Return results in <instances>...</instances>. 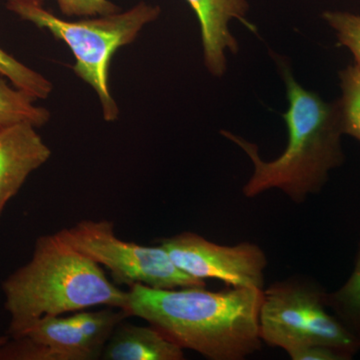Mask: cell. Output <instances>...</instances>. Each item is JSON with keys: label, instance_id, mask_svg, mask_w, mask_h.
<instances>
[{"label": "cell", "instance_id": "cell-1", "mask_svg": "<svg viewBox=\"0 0 360 360\" xmlns=\"http://www.w3.org/2000/svg\"><path fill=\"white\" fill-rule=\"evenodd\" d=\"M127 312L143 319L180 347L210 360H243L262 347V290L205 286H129Z\"/></svg>", "mask_w": 360, "mask_h": 360}, {"label": "cell", "instance_id": "cell-2", "mask_svg": "<svg viewBox=\"0 0 360 360\" xmlns=\"http://www.w3.org/2000/svg\"><path fill=\"white\" fill-rule=\"evenodd\" d=\"M279 65L290 103L283 115L288 132L283 153L276 160H264L255 144L226 130L221 134L243 149L252 162V175L243 188L245 198L278 189L296 205H302L321 191L329 172L345 161L343 134L336 101L326 103L314 92L302 89L290 68L283 63Z\"/></svg>", "mask_w": 360, "mask_h": 360}, {"label": "cell", "instance_id": "cell-3", "mask_svg": "<svg viewBox=\"0 0 360 360\" xmlns=\"http://www.w3.org/2000/svg\"><path fill=\"white\" fill-rule=\"evenodd\" d=\"M11 315L8 336L18 338L33 322L94 307L127 311L129 292L118 288L101 265L75 250L58 233L42 236L32 259L2 283Z\"/></svg>", "mask_w": 360, "mask_h": 360}, {"label": "cell", "instance_id": "cell-4", "mask_svg": "<svg viewBox=\"0 0 360 360\" xmlns=\"http://www.w3.org/2000/svg\"><path fill=\"white\" fill-rule=\"evenodd\" d=\"M6 7L21 20L45 28L70 46L77 60L72 68L75 75L96 90L104 120H115L120 108L108 86L111 58L120 47L131 44L144 25L160 16V7L141 2L124 13L78 21L54 15L44 8V0H6Z\"/></svg>", "mask_w": 360, "mask_h": 360}, {"label": "cell", "instance_id": "cell-5", "mask_svg": "<svg viewBox=\"0 0 360 360\" xmlns=\"http://www.w3.org/2000/svg\"><path fill=\"white\" fill-rule=\"evenodd\" d=\"M326 297V291L304 276L264 288L259 310L262 343L288 354L309 345H326L354 357L360 340L329 310Z\"/></svg>", "mask_w": 360, "mask_h": 360}, {"label": "cell", "instance_id": "cell-6", "mask_svg": "<svg viewBox=\"0 0 360 360\" xmlns=\"http://www.w3.org/2000/svg\"><path fill=\"white\" fill-rule=\"evenodd\" d=\"M58 233L68 245L110 270L116 285L142 284L153 288L205 286L175 266L162 246H143L116 236L110 220H82Z\"/></svg>", "mask_w": 360, "mask_h": 360}, {"label": "cell", "instance_id": "cell-7", "mask_svg": "<svg viewBox=\"0 0 360 360\" xmlns=\"http://www.w3.org/2000/svg\"><path fill=\"white\" fill-rule=\"evenodd\" d=\"M175 266L194 278L217 279L233 288L264 290L266 255L255 243L220 245L193 232L161 238Z\"/></svg>", "mask_w": 360, "mask_h": 360}, {"label": "cell", "instance_id": "cell-8", "mask_svg": "<svg viewBox=\"0 0 360 360\" xmlns=\"http://www.w3.org/2000/svg\"><path fill=\"white\" fill-rule=\"evenodd\" d=\"M30 123L0 127V217L8 201L51 151Z\"/></svg>", "mask_w": 360, "mask_h": 360}, {"label": "cell", "instance_id": "cell-9", "mask_svg": "<svg viewBox=\"0 0 360 360\" xmlns=\"http://www.w3.org/2000/svg\"><path fill=\"white\" fill-rule=\"evenodd\" d=\"M200 21L201 40L206 68L213 77H220L226 71V52L236 53L238 44L229 32L232 20L240 21L251 32L257 28L246 20V0H186Z\"/></svg>", "mask_w": 360, "mask_h": 360}, {"label": "cell", "instance_id": "cell-10", "mask_svg": "<svg viewBox=\"0 0 360 360\" xmlns=\"http://www.w3.org/2000/svg\"><path fill=\"white\" fill-rule=\"evenodd\" d=\"M106 360H182L184 348L155 326L120 322L101 354Z\"/></svg>", "mask_w": 360, "mask_h": 360}, {"label": "cell", "instance_id": "cell-11", "mask_svg": "<svg viewBox=\"0 0 360 360\" xmlns=\"http://www.w3.org/2000/svg\"><path fill=\"white\" fill-rule=\"evenodd\" d=\"M20 336L49 345L65 360L96 359L103 354L84 335L75 314L44 317L33 322Z\"/></svg>", "mask_w": 360, "mask_h": 360}, {"label": "cell", "instance_id": "cell-12", "mask_svg": "<svg viewBox=\"0 0 360 360\" xmlns=\"http://www.w3.org/2000/svg\"><path fill=\"white\" fill-rule=\"evenodd\" d=\"M35 99L25 91L11 89L0 78V127L30 123L35 127L46 124L51 112L34 104Z\"/></svg>", "mask_w": 360, "mask_h": 360}, {"label": "cell", "instance_id": "cell-13", "mask_svg": "<svg viewBox=\"0 0 360 360\" xmlns=\"http://www.w3.org/2000/svg\"><path fill=\"white\" fill-rule=\"evenodd\" d=\"M326 302L329 310L360 340V243L352 274L338 290L326 292Z\"/></svg>", "mask_w": 360, "mask_h": 360}, {"label": "cell", "instance_id": "cell-14", "mask_svg": "<svg viewBox=\"0 0 360 360\" xmlns=\"http://www.w3.org/2000/svg\"><path fill=\"white\" fill-rule=\"evenodd\" d=\"M341 97L336 101L341 130L360 142V68L349 65L340 73Z\"/></svg>", "mask_w": 360, "mask_h": 360}, {"label": "cell", "instance_id": "cell-15", "mask_svg": "<svg viewBox=\"0 0 360 360\" xmlns=\"http://www.w3.org/2000/svg\"><path fill=\"white\" fill-rule=\"evenodd\" d=\"M0 75L11 80L16 89L25 91L33 98L46 99L52 91V84L37 72L0 49Z\"/></svg>", "mask_w": 360, "mask_h": 360}, {"label": "cell", "instance_id": "cell-16", "mask_svg": "<svg viewBox=\"0 0 360 360\" xmlns=\"http://www.w3.org/2000/svg\"><path fill=\"white\" fill-rule=\"evenodd\" d=\"M323 20L335 30L338 42L352 52L360 68V15L345 11H326Z\"/></svg>", "mask_w": 360, "mask_h": 360}, {"label": "cell", "instance_id": "cell-17", "mask_svg": "<svg viewBox=\"0 0 360 360\" xmlns=\"http://www.w3.org/2000/svg\"><path fill=\"white\" fill-rule=\"evenodd\" d=\"M61 13L68 16H98L118 13L110 0H56Z\"/></svg>", "mask_w": 360, "mask_h": 360}, {"label": "cell", "instance_id": "cell-18", "mask_svg": "<svg viewBox=\"0 0 360 360\" xmlns=\"http://www.w3.org/2000/svg\"><path fill=\"white\" fill-rule=\"evenodd\" d=\"M292 360H349V354L326 345H309L290 352Z\"/></svg>", "mask_w": 360, "mask_h": 360}, {"label": "cell", "instance_id": "cell-19", "mask_svg": "<svg viewBox=\"0 0 360 360\" xmlns=\"http://www.w3.org/2000/svg\"><path fill=\"white\" fill-rule=\"evenodd\" d=\"M8 340L9 336H0V347H2Z\"/></svg>", "mask_w": 360, "mask_h": 360}]
</instances>
